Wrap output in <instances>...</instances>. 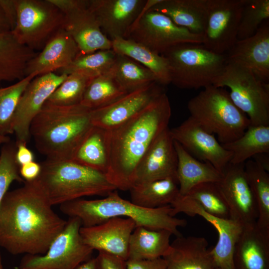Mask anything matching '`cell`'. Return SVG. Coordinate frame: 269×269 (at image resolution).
<instances>
[{
	"label": "cell",
	"mask_w": 269,
	"mask_h": 269,
	"mask_svg": "<svg viewBox=\"0 0 269 269\" xmlns=\"http://www.w3.org/2000/svg\"><path fill=\"white\" fill-rule=\"evenodd\" d=\"M52 206L38 178L8 191L0 206V247L13 255L44 254L67 222Z\"/></svg>",
	"instance_id": "cell-1"
},
{
	"label": "cell",
	"mask_w": 269,
	"mask_h": 269,
	"mask_svg": "<svg viewBox=\"0 0 269 269\" xmlns=\"http://www.w3.org/2000/svg\"><path fill=\"white\" fill-rule=\"evenodd\" d=\"M171 116L165 92L131 119L107 130L109 167L106 175L117 189H131L137 166L156 138L168 128Z\"/></svg>",
	"instance_id": "cell-2"
},
{
	"label": "cell",
	"mask_w": 269,
	"mask_h": 269,
	"mask_svg": "<svg viewBox=\"0 0 269 269\" xmlns=\"http://www.w3.org/2000/svg\"><path fill=\"white\" fill-rule=\"evenodd\" d=\"M91 112L80 104L58 106L46 102L29 128L37 150L47 159H71L93 126Z\"/></svg>",
	"instance_id": "cell-3"
},
{
	"label": "cell",
	"mask_w": 269,
	"mask_h": 269,
	"mask_svg": "<svg viewBox=\"0 0 269 269\" xmlns=\"http://www.w3.org/2000/svg\"><path fill=\"white\" fill-rule=\"evenodd\" d=\"M60 210L69 217L78 218L82 227H91L114 217H125L133 220L136 227L167 230L178 237L182 234L179 227L187 225L184 219L175 217L170 205L155 209L137 206L121 197L116 190L103 199H78L60 205Z\"/></svg>",
	"instance_id": "cell-4"
},
{
	"label": "cell",
	"mask_w": 269,
	"mask_h": 269,
	"mask_svg": "<svg viewBox=\"0 0 269 269\" xmlns=\"http://www.w3.org/2000/svg\"><path fill=\"white\" fill-rule=\"evenodd\" d=\"M38 177L52 206L117 190L103 172L70 159H47Z\"/></svg>",
	"instance_id": "cell-5"
},
{
	"label": "cell",
	"mask_w": 269,
	"mask_h": 269,
	"mask_svg": "<svg viewBox=\"0 0 269 269\" xmlns=\"http://www.w3.org/2000/svg\"><path fill=\"white\" fill-rule=\"evenodd\" d=\"M191 117L207 132L216 135L221 144L241 136L251 125L247 116L232 102L224 88L210 85L188 102Z\"/></svg>",
	"instance_id": "cell-6"
},
{
	"label": "cell",
	"mask_w": 269,
	"mask_h": 269,
	"mask_svg": "<svg viewBox=\"0 0 269 269\" xmlns=\"http://www.w3.org/2000/svg\"><path fill=\"white\" fill-rule=\"evenodd\" d=\"M169 64L171 83L185 89L205 88L224 70L225 54L216 53L202 44L184 43L161 54Z\"/></svg>",
	"instance_id": "cell-7"
},
{
	"label": "cell",
	"mask_w": 269,
	"mask_h": 269,
	"mask_svg": "<svg viewBox=\"0 0 269 269\" xmlns=\"http://www.w3.org/2000/svg\"><path fill=\"white\" fill-rule=\"evenodd\" d=\"M212 85L228 87L233 103L249 118L251 125L269 126V83L249 69L227 62Z\"/></svg>",
	"instance_id": "cell-8"
},
{
	"label": "cell",
	"mask_w": 269,
	"mask_h": 269,
	"mask_svg": "<svg viewBox=\"0 0 269 269\" xmlns=\"http://www.w3.org/2000/svg\"><path fill=\"white\" fill-rule=\"evenodd\" d=\"M160 0H147L146 5L133 25L127 39L161 55L184 43L202 44V35L175 24L168 16L149 9Z\"/></svg>",
	"instance_id": "cell-9"
},
{
	"label": "cell",
	"mask_w": 269,
	"mask_h": 269,
	"mask_svg": "<svg viewBox=\"0 0 269 269\" xmlns=\"http://www.w3.org/2000/svg\"><path fill=\"white\" fill-rule=\"evenodd\" d=\"M17 17L11 31L16 40L41 51L62 27L64 14L49 0H15Z\"/></svg>",
	"instance_id": "cell-10"
},
{
	"label": "cell",
	"mask_w": 269,
	"mask_h": 269,
	"mask_svg": "<svg viewBox=\"0 0 269 269\" xmlns=\"http://www.w3.org/2000/svg\"><path fill=\"white\" fill-rule=\"evenodd\" d=\"M80 220L69 217L62 231L41 255H25L18 269H75L92 258L94 250L83 241Z\"/></svg>",
	"instance_id": "cell-11"
},
{
	"label": "cell",
	"mask_w": 269,
	"mask_h": 269,
	"mask_svg": "<svg viewBox=\"0 0 269 269\" xmlns=\"http://www.w3.org/2000/svg\"><path fill=\"white\" fill-rule=\"evenodd\" d=\"M246 0H207L202 44L220 54L235 44L241 13Z\"/></svg>",
	"instance_id": "cell-12"
},
{
	"label": "cell",
	"mask_w": 269,
	"mask_h": 269,
	"mask_svg": "<svg viewBox=\"0 0 269 269\" xmlns=\"http://www.w3.org/2000/svg\"><path fill=\"white\" fill-rule=\"evenodd\" d=\"M173 214L183 213L189 216L198 215L209 222L216 230L218 240L210 250L215 268L233 269V254L235 244L244 226L233 219H224L206 212L194 200L187 196L179 195L171 204Z\"/></svg>",
	"instance_id": "cell-13"
},
{
	"label": "cell",
	"mask_w": 269,
	"mask_h": 269,
	"mask_svg": "<svg viewBox=\"0 0 269 269\" xmlns=\"http://www.w3.org/2000/svg\"><path fill=\"white\" fill-rule=\"evenodd\" d=\"M67 76L64 73H50L35 77L29 83L19 99L13 117L12 130L16 143L28 142L32 120Z\"/></svg>",
	"instance_id": "cell-14"
},
{
	"label": "cell",
	"mask_w": 269,
	"mask_h": 269,
	"mask_svg": "<svg viewBox=\"0 0 269 269\" xmlns=\"http://www.w3.org/2000/svg\"><path fill=\"white\" fill-rule=\"evenodd\" d=\"M170 131L174 140L188 153L198 160L210 163L221 172L230 163L232 153L191 117Z\"/></svg>",
	"instance_id": "cell-15"
},
{
	"label": "cell",
	"mask_w": 269,
	"mask_h": 269,
	"mask_svg": "<svg viewBox=\"0 0 269 269\" xmlns=\"http://www.w3.org/2000/svg\"><path fill=\"white\" fill-rule=\"evenodd\" d=\"M164 92V86L153 82L128 93L107 106L91 110L92 124L106 130L114 129L139 113Z\"/></svg>",
	"instance_id": "cell-16"
},
{
	"label": "cell",
	"mask_w": 269,
	"mask_h": 269,
	"mask_svg": "<svg viewBox=\"0 0 269 269\" xmlns=\"http://www.w3.org/2000/svg\"><path fill=\"white\" fill-rule=\"evenodd\" d=\"M217 182L229 206L231 219L243 226L256 223L259 212L257 205L248 183L244 163H229Z\"/></svg>",
	"instance_id": "cell-17"
},
{
	"label": "cell",
	"mask_w": 269,
	"mask_h": 269,
	"mask_svg": "<svg viewBox=\"0 0 269 269\" xmlns=\"http://www.w3.org/2000/svg\"><path fill=\"white\" fill-rule=\"evenodd\" d=\"M147 0H88V8L110 39L127 38Z\"/></svg>",
	"instance_id": "cell-18"
},
{
	"label": "cell",
	"mask_w": 269,
	"mask_h": 269,
	"mask_svg": "<svg viewBox=\"0 0 269 269\" xmlns=\"http://www.w3.org/2000/svg\"><path fill=\"white\" fill-rule=\"evenodd\" d=\"M135 227L132 219L114 217L95 226H82L80 233L84 243L93 250L107 253L126 261L130 237Z\"/></svg>",
	"instance_id": "cell-19"
},
{
	"label": "cell",
	"mask_w": 269,
	"mask_h": 269,
	"mask_svg": "<svg viewBox=\"0 0 269 269\" xmlns=\"http://www.w3.org/2000/svg\"><path fill=\"white\" fill-rule=\"evenodd\" d=\"M177 165L174 140L168 128L156 138L140 161L132 186L167 178L177 179Z\"/></svg>",
	"instance_id": "cell-20"
},
{
	"label": "cell",
	"mask_w": 269,
	"mask_h": 269,
	"mask_svg": "<svg viewBox=\"0 0 269 269\" xmlns=\"http://www.w3.org/2000/svg\"><path fill=\"white\" fill-rule=\"evenodd\" d=\"M225 54L227 62L245 67L269 83V20L252 36L238 40Z\"/></svg>",
	"instance_id": "cell-21"
},
{
	"label": "cell",
	"mask_w": 269,
	"mask_h": 269,
	"mask_svg": "<svg viewBox=\"0 0 269 269\" xmlns=\"http://www.w3.org/2000/svg\"><path fill=\"white\" fill-rule=\"evenodd\" d=\"M80 54L71 36L62 27L48 40L41 51L27 63L25 75L33 78L54 73L69 65Z\"/></svg>",
	"instance_id": "cell-22"
},
{
	"label": "cell",
	"mask_w": 269,
	"mask_h": 269,
	"mask_svg": "<svg viewBox=\"0 0 269 269\" xmlns=\"http://www.w3.org/2000/svg\"><path fill=\"white\" fill-rule=\"evenodd\" d=\"M62 28L77 44L79 54L112 49V41L102 32L88 5L64 15Z\"/></svg>",
	"instance_id": "cell-23"
},
{
	"label": "cell",
	"mask_w": 269,
	"mask_h": 269,
	"mask_svg": "<svg viewBox=\"0 0 269 269\" xmlns=\"http://www.w3.org/2000/svg\"><path fill=\"white\" fill-rule=\"evenodd\" d=\"M233 269H269V232L244 226L234 248Z\"/></svg>",
	"instance_id": "cell-24"
},
{
	"label": "cell",
	"mask_w": 269,
	"mask_h": 269,
	"mask_svg": "<svg viewBox=\"0 0 269 269\" xmlns=\"http://www.w3.org/2000/svg\"><path fill=\"white\" fill-rule=\"evenodd\" d=\"M208 243L202 237H176L163 257L166 269H214Z\"/></svg>",
	"instance_id": "cell-25"
},
{
	"label": "cell",
	"mask_w": 269,
	"mask_h": 269,
	"mask_svg": "<svg viewBox=\"0 0 269 269\" xmlns=\"http://www.w3.org/2000/svg\"><path fill=\"white\" fill-rule=\"evenodd\" d=\"M174 146L177 157L176 178L179 195L186 196L200 184L221 180L223 173L210 163L196 158L176 141Z\"/></svg>",
	"instance_id": "cell-26"
},
{
	"label": "cell",
	"mask_w": 269,
	"mask_h": 269,
	"mask_svg": "<svg viewBox=\"0 0 269 269\" xmlns=\"http://www.w3.org/2000/svg\"><path fill=\"white\" fill-rule=\"evenodd\" d=\"M207 0H160L149 9L168 16L175 24L202 35Z\"/></svg>",
	"instance_id": "cell-27"
},
{
	"label": "cell",
	"mask_w": 269,
	"mask_h": 269,
	"mask_svg": "<svg viewBox=\"0 0 269 269\" xmlns=\"http://www.w3.org/2000/svg\"><path fill=\"white\" fill-rule=\"evenodd\" d=\"M37 53L20 44L11 31L0 33V85L24 77L28 62Z\"/></svg>",
	"instance_id": "cell-28"
},
{
	"label": "cell",
	"mask_w": 269,
	"mask_h": 269,
	"mask_svg": "<svg viewBox=\"0 0 269 269\" xmlns=\"http://www.w3.org/2000/svg\"><path fill=\"white\" fill-rule=\"evenodd\" d=\"M172 235L167 230L135 227L130 239L128 260L163 258L170 249V238Z\"/></svg>",
	"instance_id": "cell-29"
},
{
	"label": "cell",
	"mask_w": 269,
	"mask_h": 269,
	"mask_svg": "<svg viewBox=\"0 0 269 269\" xmlns=\"http://www.w3.org/2000/svg\"><path fill=\"white\" fill-rule=\"evenodd\" d=\"M112 41V49L118 54L128 56L149 70L163 86L171 83L169 64L167 59L142 44L131 39L117 38Z\"/></svg>",
	"instance_id": "cell-30"
},
{
	"label": "cell",
	"mask_w": 269,
	"mask_h": 269,
	"mask_svg": "<svg viewBox=\"0 0 269 269\" xmlns=\"http://www.w3.org/2000/svg\"><path fill=\"white\" fill-rule=\"evenodd\" d=\"M129 191L131 201L147 209L171 205L179 194L177 180L171 177L135 185Z\"/></svg>",
	"instance_id": "cell-31"
},
{
	"label": "cell",
	"mask_w": 269,
	"mask_h": 269,
	"mask_svg": "<svg viewBox=\"0 0 269 269\" xmlns=\"http://www.w3.org/2000/svg\"><path fill=\"white\" fill-rule=\"evenodd\" d=\"M70 160L106 174L109 167L107 130L93 126Z\"/></svg>",
	"instance_id": "cell-32"
},
{
	"label": "cell",
	"mask_w": 269,
	"mask_h": 269,
	"mask_svg": "<svg viewBox=\"0 0 269 269\" xmlns=\"http://www.w3.org/2000/svg\"><path fill=\"white\" fill-rule=\"evenodd\" d=\"M221 144L232 153L230 163H244L257 154L269 153V126L250 125L239 138Z\"/></svg>",
	"instance_id": "cell-33"
},
{
	"label": "cell",
	"mask_w": 269,
	"mask_h": 269,
	"mask_svg": "<svg viewBox=\"0 0 269 269\" xmlns=\"http://www.w3.org/2000/svg\"><path fill=\"white\" fill-rule=\"evenodd\" d=\"M127 93L118 82L112 68L91 80L80 105L93 110L107 106Z\"/></svg>",
	"instance_id": "cell-34"
},
{
	"label": "cell",
	"mask_w": 269,
	"mask_h": 269,
	"mask_svg": "<svg viewBox=\"0 0 269 269\" xmlns=\"http://www.w3.org/2000/svg\"><path fill=\"white\" fill-rule=\"evenodd\" d=\"M246 176L255 199L259 212L256 224L269 232V174L252 159L244 163Z\"/></svg>",
	"instance_id": "cell-35"
},
{
	"label": "cell",
	"mask_w": 269,
	"mask_h": 269,
	"mask_svg": "<svg viewBox=\"0 0 269 269\" xmlns=\"http://www.w3.org/2000/svg\"><path fill=\"white\" fill-rule=\"evenodd\" d=\"M112 70L118 82L128 93L158 82L156 76L149 70L123 55L117 54Z\"/></svg>",
	"instance_id": "cell-36"
},
{
	"label": "cell",
	"mask_w": 269,
	"mask_h": 269,
	"mask_svg": "<svg viewBox=\"0 0 269 269\" xmlns=\"http://www.w3.org/2000/svg\"><path fill=\"white\" fill-rule=\"evenodd\" d=\"M116 56L113 49L79 54L69 65L60 69L59 74L69 75L76 73L93 78L110 70L115 63Z\"/></svg>",
	"instance_id": "cell-37"
},
{
	"label": "cell",
	"mask_w": 269,
	"mask_h": 269,
	"mask_svg": "<svg viewBox=\"0 0 269 269\" xmlns=\"http://www.w3.org/2000/svg\"><path fill=\"white\" fill-rule=\"evenodd\" d=\"M186 196L195 201L207 213L222 219H231L228 203L216 183L200 184Z\"/></svg>",
	"instance_id": "cell-38"
},
{
	"label": "cell",
	"mask_w": 269,
	"mask_h": 269,
	"mask_svg": "<svg viewBox=\"0 0 269 269\" xmlns=\"http://www.w3.org/2000/svg\"><path fill=\"white\" fill-rule=\"evenodd\" d=\"M33 79L26 76L11 85L0 88V134H13V120L18 102Z\"/></svg>",
	"instance_id": "cell-39"
},
{
	"label": "cell",
	"mask_w": 269,
	"mask_h": 269,
	"mask_svg": "<svg viewBox=\"0 0 269 269\" xmlns=\"http://www.w3.org/2000/svg\"><path fill=\"white\" fill-rule=\"evenodd\" d=\"M92 79L76 73L68 75L46 102L58 106L80 104L86 88Z\"/></svg>",
	"instance_id": "cell-40"
},
{
	"label": "cell",
	"mask_w": 269,
	"mask_h": 269,
	"mask_svg": "<svg viewBox=\"0 0 269 269\" xmlns=\"http://www.w3.org/2000/svg\"><path fill=\"white\" fill-rule=\"evenodd\" d=\"M269 20V0H246L238 28L237 39L255 34L262 24Z\"/></svg>",
	"instance_id": "cell-41"
},
{
	"label": "cell",
	"mask_w": 269,
	"mask_h": 269,
	"mask_svg": "<svg viewBox=\"0 0 269 269\" xmlns=\"http://www.w3.org/2000/svg\"><path fill=\"white\" fill-rule=\"evenodd\" d=\"M16 143L10 141L2 145L0 153V206L11 183L24 182L16 162Z\"/></svg>",
	"instance_id": "cell-42"
},
{
	"label": "cell",
	"mask_w": 269,
	"mask_h": 269,
	"mask_svg": "<svg viewBox=\"0 0 269 269\" xmlns=\"http://www.w3.org/2000/svg\"><path fill=\"white\" fill-rule=\"evenodd\" d=\"M97 269H126L125 261L103 252L96 257Z\"/></svg>",
	"instance_id": "cell-43"
},
{
	"label": "cell",
	"mask_w": 269,
	"mask_h": 269,
	"mask_svg": "<svg viewBox=\"0 0 269 269\" xmlns=\"http://www.w3.org/2000/svg\"><path fill=\"white\" fill-rule=\"evenodd\" d=\"M126 269H166L163 258L151 260H128L125 261Z\"/></svg>",
	"instance_id": "cell-44"
},
{
	"label": "cell",
	"mask_w": 269,
	"mask_h": 269,
	"mask_svg": "<svg viewBox=\"0 0 269 269\" xmlns=\"http://www.w3.org/2000/svg\"><path fill=\"white\" fill-rule=\"evenodd\" d=\"M64 15L88 5V0H49Z\"/></svg>",
	"instance_id": "cell-45"
},
{
	"label": "cell",
	"mask_w": 269,
	"mask_h": 269,
	"mask_svg": "<svg viewBox=\"0 0 269 269\" xmlns=\"http://www.w3.org/2000/svg\"><path fill=\"white\" fill-rule=\"evenodd\" d=\"M41 164L34 161L19 166V174L24 181H29L37 179L40 173Z\"/></svg>",
	"instance_id": "cell-46"
},
{
	"label": "cell",
	"mask_w": 269,
	"mask_h": 269,
	"mask_svg": "<svg viewBox=\"0 0 269 269\" xmlns=\"http://www.w3.org/2000/svg\"><path fill=\"white\" fill-rule=\"evenodd\" d=\"M16 143V142H15ZM25 143H16V161L19 166L34 161V156Z\"/></svg>",
	"instance_id": "cell-47"
},
{
	"label": "cell",
	"mask_w": 269,
	"mask_h": 269,
	"mask_svg": "<svg viewBox=\"0 0 269 269\" xmlns=\"http://www.w3.org/2000/svg\"><path fill=\"white\" fill-rule=\"evenodd\" d=\"M0 5L10 25L12 31L15 26L17 17L15 0H0Z\"/></svg>",
	"instance_id": "cell-48"
},
{
	"label": "cell",
	"mask_w": 269,
	"mask_h": 269,
	"mask_svg": "<svg viewBox=\"0 0 269 269\" xmlns=\"http://www.w3.org/2000/svg\"><path fill=\"white\" fill-rule=\"evenodd\" d=\"M251 159L260 164L267 171H269V153H259L254 155Z\"/></svg>",
	"instance_id": "cell-49"
},
{
	"label": "cell",
	"mask_w": 269,
	"mask_h": 269,
	"mask_svg": "<svg viewBox=\"0 0 269 269\" xmlns=\"http://www.w3.org/2000/svg\"><path fill=\"white\" fill-rule=\"evenodd\" d=\"M11 31L10 25L0 5V33Z\"/></svg>",
	"instance_id": "cell-50"
},
{
	"label": "cell",
	"mask_w": 269,
	"mask_h": 269,
	"mask_svg": "<svg viewBox=\"0 0 269 269\" xmlns=\"http://www.w3.org/2000/svg\"><path fill=\"white\" fill-rule=\"evenodd\" d=\"M75 269H97L96 258H92L79 265Z\"/></svg>",
	"instance_id": "cell-51"
},
{
	"label": "cell",
	"mask_w": 269,
	"mask_h": 269,
	"mask_svg": "<svg viewBox=\"0 0 269 269\" xmlns=\"http://www.w3.org/2000/svg\"><path fill=\"white\" fill-rule=\"evenodd\" d=\"M10 141V139L8 136H5L0 134V145H3Z\"/></svg>",
	"instance_id": "cell-52"
},
{
	"label": "cell",
	"mask_w": 269,
	"mask_h": 269,
	"mask_svg": "<svg viewBox=\"0 0 269 269\" xmlns=\"http://www.w3.org/2000/svg\"><path fill=\"white\" fill-rule=\"evenodd\" d=\"M0 269H3L0 252Z\"/></svg>",
	"instance_id": "cell-53"
},
{
	"label": "cell",
	"mask_w": 269,
	"mask_h": 269,
	"mask_svg": "<svg viewBox=\"0 0 269 269\" xmlns=\"http://www.w3.org/2000/svg\"><path fill=\"white\" fill-rule=\"evenodd\" d=\"M214 269H225V268H215Z\"/></svg>",
	"instance_id": "cell-54"
}]
</instances>
